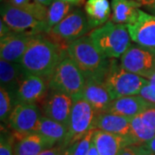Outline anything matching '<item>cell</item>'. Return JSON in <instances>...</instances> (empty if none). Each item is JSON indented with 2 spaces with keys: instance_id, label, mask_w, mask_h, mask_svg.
Masks as SVG:
<instances>
[{
  "instance_id": "obj_11",
  "label": "cell",
  "mask_w": 155,
  "mask_h": 155,
  "mask_svg": "<svg viewBox=\"0 0 155 155\" xmlns=\"http://www.w3.org/2000/svg\"><path fill=\"white\" fill-rule=\"evenodd\" d=\"M41 116V110L36 104L19 103L11 111L8 124L15 133H30L35 131Z\"/></svg>"
},
{
  "instance_id": "obj_17",
  "label": "cell",
  "mask_w": 155,
  "mask_h": 155,
  "mask_svg": "<svg viewBox=\"0 0 155 155\" xmlns=\"http://www.w3.org/2000/svg\"><path fill=\"white\" fill-rule=\"evenodd\" d=\"M15 134L14 155H38L42 151L55 146L36 132Z\"/></svg>"
},
{
  "instance_id": "obj_31",
  "label": "cell",
  "mask_w": 155,
  "mask_h": 155,
  "mask_svg": "<svg viewBox=\"0 0 155 155\" xmlns=\"http://www.w3.org/2000/svg\"><path fill=\"white\" fill-rule=\"evenodd\" d=\"M65 149L66 148L64 147V146L61 143V144H57L50 148L42 151L38 155H61Z\"/></svg>"
},
{
  "instance_id": "obj_8",
  "label": "cell",
  "mask_w": 155,
  "mask_h": 155,
  "mask_svg": "<svg viewBox=\"0 0 155 155\" xmlns=\"http://www.w3.org/2000/svg\"><path fill=\"white\" fill-rule=\"evenodd\" d=\"M1 19L12 31L31 35L46 34L45 22L36 19L23 8L5 2L1 5Z\"/></svg>"
},
{
  "instance_id": "obj_41",
  "label": "cell",
  "mask_w": 155,
  "mask_h": 155,
  "mask_svg": "<svg viewBox=\"0 0 155 155\" xmlns=\"http://www.w3.org/2000/svg\"><path fill=\"white\" fill-rule=\"evenodd\" d=\"M148 81H149L150 84H155V72L149 78H148Z\"/></svg>"
},
{
  "instance_id": "obj_37",
  "label": "cell",
  "mask_w": 155,
  "mask_h": 155,
  "mask_svg": "<svg viewBox=\"0 0 155 155\" xmlns=\"http://www.w3.org/2000/svg\"><path fill=\"white\" fill-rule=\"evenodd\" d=\"M62 1H65V2H67V3H69V4H72L73 5H81L84 2V0H62Z\"/></svg>"
},
{
  "instance_id": "obj_5",
  "label": "cell",
  "mask_w": 155,
  "mask_h": 155,
  "mask_svg": "<svg viewBox=\"0 0 155 155\" xmlns=\"http://www.w3.org/2000/svg\"><path fill=\"white\" fill-rule=\"evenodd\" d=\"M86 78L70 57L65 56L48 80V88L69 95L72 98L80 97Z\"/></svg>"
},
{
  "instance_id": "obj_26",
  "label": "cell",
  "mask_w": 155,
  "mask_h": 155,
  "mask_svg": "<svg viewBox=\"0 0 155 155\" xmlns=\"http://www.w3.org/2000/svg\"><path fill=\"white\" fill-rule=\"evenodd\" d=\"M15 102L10 92L5 88H0V120L3 123H8L9 117L13 108Z\"/></svg>"
},
{
  "instance_id": "obj_2",
  "label": "cell",
  "mask_w": 155,
  "mask_h": 155,
  "mask_svg": "<svg viewBox=\"0 0 155 155\" xmlns=\"http://www.w3.org/2000/svg\"><path fill=\"white\" fill-rule=\"evenodd\" d=\"M67 54L80 68L86 78H104L110 63V59L100 52L88 35L72 41L67 47Z\"/></svg>"
},
{
  "instance_id": "obj_10",
  "label": "cell",
  "mask_w": 155,
  "mask_h": 155,
  "mask_svg": "<svg viewBox=\"0 0 155 155\" xmlns=\"http://www.w3.org/2000/svg\"><path fill=\"white\" fill-rule=\"evenodd\" d=\"M73 104V98L61 91L50 90L41 101L43 116L67 126Z\"/></svg>"
},
{
  "instance_id": "obj_18",
  "label": "cell",
  "mask_w": 155,
  "mask_h": 155,
  "mask_svg": "<svg viewBox=\"0 0 155 155\" xmlns=\"http://www.w3.org/2000/svg\"><path fill=\"white\" fill-rule=\"evenodd\" d=\"M151 104L152 103L144 99L140 95L127 96L113 100L106 109L105 112L130 118L140 116Z\"/></svg>"
},
{
  "instance_id": "obj_1",
  "label": "cell",
  "mask_w": 155,
  "mask_h": 155,
  "mask_svg": "<svg viewBox=\"0 0 155 155\" xmlns=\"http://www.w3.org/2000/svg\"><path fill=\"white\" fill-rule=\"evenodd\" d=\"M67 54V49L43 34L36 35L24 53L20 64L30 74L45 78L48 82L57 66Z\"/></svg>"
},
{
  "instance_id": "obj_9",
  "label": "cell",
  "mask_w": 155,
  "mask_h": 155,
  "mask_svg": "<svg viewBox=\"0 0 155 155\" xmlns=\"http://www.w3.org/2000/svg\"><path fill=\"white\" fill-rule=\"evenodd\" d=\"M120 63L128 72L148 79L155 72V48L131 44L121 57Z\"/></svg>"
},
{
  "instance_id": "obj_22",
  "label": "cell",
  "mask_w": 155,
  "mask_h": 155,
  "mask_svg": "<svg viewBox=\"0 0 155 155\" xmlns=\"http://www.w3.org/2000/svg\"><path fill=\"white\" fill-rule=\"evenodd\" d=\"M84 12L91 29H94L109 22L111 9L108 0H87Z\"/></svg>"
},
{
  "instance_id": "obj_21",
  "label": "cell",
  "mask_w": 155,
  "mask_h": 155,
  "mask_svg": "<svg viewBox=\"0 0 155 155\" xmlns=\"http://www.w3.org/2000/svg\"><path fill=\"white\" fill-rule=\"evenodd\" d=\"M141 4L136 0H111V20L115 23L128 25L138 17Z\"/></svg>"
},
{
  "instance_id": "obj_15",
  "label": "cell",
  "mask_w": 155,
  "mask_h": 155,
  "mask_svg": "<svg viewBox=\"0 0 155 155\" xmlns=\"http://www.w3.org/2000/svg\"><path fill=\"white\" fill-rule=\"evenodd\" d=\"M127 28L135 43L155 48V16L140 10L138 17Z\"/></svg>"
},
{
  "instance_id": "obj_3",
  "label": "cell",
  "mask_w": 155,
  "mask_h": 155,
  "mask_svg": "<svg viewBox=\"0 0 155 155\" xmlns=\"http://www.w3.org/2000/svg\"><path fill=\"white\" fill-rule=\"evenodd\" d=\"M87 35L108 59L121 58L131 45V37L127 26L112 21L92 29Z\"/></svg>"
},
{
  "instance_id": "obj_13",
  "label": "cell",
  "mask_w": 155,
  "mask_h": 155,
  "mask_svg": "<svg viewBox=\"0 0 155 155\" xmlns=\"http://www.w3.org/2000/svg\"><path fill=\"white\" fill-rule=\"evenodd\" d=\"M80 97L93 107L97 113L105 112L106 109L114 100L104 78H87Z\"/></svg>"
},
{
  "instance_id": "obj_16",
  "label": "cell",
  "mask_w": 155,
  "mask_h": 155,
  "mask_svg": "<svg viewBox=\"0 0 155 155\" xmlns=\"http://www.w3.org/2000/svg\"><path fill=\"white\" fill-rule=\"evenodd\" d=\"M93 128L123 136L129 140L131 146L134 145L129 118L126 116L108 112L97 113L95 118Z\"/></svg>"
},
{
  "instance_id": "obj_36",
  "label": "cell",
  "mask_w": 155,
  "mask_h": 155,
  "mask_svg": "<svg viewBox=\"0 0 155 155\" xmlns=\"http://www.w3.org/2000/svg\"><path fill=\"white\" fill-rule=\"evenodd\" d=\"M119 155H135V153L129 148V147H124L121 151V153H120Z\"/></svg>"
},
{
  "instance_id": "obj_7",
  "label": "cell",
  "mask_w": 155,
  "mask_h": 155,
  "mask_svg": "<svg viewBox=\"0 0 155 155\" xmlns=\"http://www.w3.org/2000/svg\"><path fill=\"white\" fill-rule=\"evenodd\" d=\"M91 28L89 24L85 12L74 10L60 23L52 28L48 35L57 44L67 49L72 41L89 34Z\"/></svg>"
},
{
  "instance_id": "obj_42",
  "label": "cell",
  "mask_w": 155,
  "mask_h": 155,
  "mask_svg": "<svg viewBox=\"0 0 155 155\" xmlns=\"http://www.w3.org/2000/svg\"><path fill=\"white\" fill-rule=\"evenodd\" d=\"M136 1H138V0H136Z\"/></svg>"
},
{
  "instance_id": "obj_38",
  "label": "cell",
  "mask_w": 155,
  "mask_h": 155,
  "mask_svg": "<svg viewBox=\"0 0 155 155\" xmlns=\"http://www.w3.org/2000/svg\"><path fill=\"white\" fill-rule=\"evenodd\" d=\"M38 3H40V4H41V5H43L45 6H50L51 5V4L54 1V0H36Z\"/></svg>"
},
{
  "instance_id": "obj_34",
  "label": "cell",
  "mask_w": 155,
  "mask_h": 155,
  "mask_svg": "<svg viewBox=\"0 0 155 155\" xmlns=\"http://www.w3.org/2000/svg\"><path fill=\"white\" fill-rule=\"evenodd\" d=\"M11 31L12 30L11 28H9L5 22L1 19L0 20V38H3V37L6 36L7 35L11 33Z\"/></svg>"
},
{
  "instance_id": "obj_28",
  "label": "cell",
  "mask_w": 155,
  "mask_h": 155,
  "mask_svg": "<svg viewBox=\"0 0 155 155\" xmlns=\"http://www.w3.org/2000/svg\"><path fill=\"white\" fill-rule=\"evenodd\" d=\"M15 137L5 129H1L0 136V155H14Z\"/></svg>"
},
{
  "instance_id": "obj_12",
  "label": "cell",
  "mask_w": 155,
  "mask_h": 155,
  "mask_svg": "<svg viewBox=\"0 0 155 155\" xmlns=\"http://www.w3.org/2000/svg\"><path fill=\"white\" fill-rule=\"evenodd\" d=\"M48 82L45 78L28 72L22 78L16 91L15 104L41 103L48 93Z\"/></svg>"
},
{
  "instance_id": "obj_4",
  "label": "cell",
  "mask_w": 155,
  "mask_h": 155,
  "mask_svg": "<svg viewBox=\"0 0 155 155\" xmlns=\"http://www.w3.org/2000/svg\"><path fill=\"white\" fill-rule=\"evenodd\" d=\"M104 80L114 99L139 95L141 89L149 83L147 78L124 69L116 59H110Z\"/></svg>"
},
{
  "instance_id": "obj_20",
  "label": "cell",
  "mask_w": 155,
  "mask_h": 155,
  "mask_svg": "<svg viewBox=\"0 0 155 155\" xmlns=\"http://www.w3.org/2000/svg\"><path fill=\"white\" fill-rule=\"evenodd\" d=\"M26 73L28 72L25 71V69L20 63L11 62L3 59L0 60L1 87L5 88L10 92L13 100L19 84L22 81V78L26 75Z\"/></svg>"
},
{
  "instance_id": "obj_14",
  "label": "cell",
  "mask_w": 155,
  "mask_h": 155,
  "mask_svg": "<svg viewBox=\"0 0 155 155\" xmlns=\"http://www.w3.org/2000/svg\"><path fill=\"white\" fill-rule=\"evenodd\" d=\"M35 35H36L11 31L6 36L0 38L1 59L20 63L22 57Z\"/></svg>"
},
{
  "instance_id": "obj_35",
  "label": "cell",
  "mask_w": 155,
  "mask_h": 155,
  "mask_svg": "<svg viewBox=\"0 0 155 155\" xmlns=\"http://www.w3.org/2000/svg\"><path fill=\"white\" fill-rule=\"evenodd\" d=\"M143 147H145L147 149H148L151 152H153V153H155V136L152 140H150L149 141H147V143L142 145Z\"/></svg>"
},
{
  "instance_id": "obj_33",
  "label": "cell",
  "mask_w": 155,
  "mask_h": 155,
  "mask_svg": "<svg viewBox=\"0 0 155 155\" xmlns=\"http://www.w3.org/2000/svg\"><path fill=\"white\" fill-rule=\"evenodd\" d=\"M32 1H34V0H6L5 2L11 4L12 5L22 8V7L28 5V4H30Z\"/></svg>"
},
{
  "instance_id": "obj_19",
  "label": "cell",
  "mask_w": 155,
  "mask_h": 155,
  "mask_svg": "<svg viewBox=\"0 0 155 155\" xmlns=\"http://www.w3.org/2000/svg\"><path fill=\"white\" fill-rule=\"evenodd\" d=\"M93 144L99 155H119L124 147L131 146L128 139L99 129L94 130Z\"/></svg>"
},
{
  "instance_id": "obj_25",
  "label": "cell",
  "mask_w": 155,
  "mask_h": 155,
  "mask_svg": "<svg viewBox=\"0 0 155 155\" xmlns=\"http://www.w3.org/2000/svg\"><path fill=\"white\" fill-rule=\"evenodd\" d=\"M131 136L134 145H143L155 136V130L149 126L140 116L129 118Z\"/></svg>"
},
{
  "instance_id": "obj_29",
  "label": "cell",
  "mask_w": 155,
  "mask_h": 155,
  "mask_svg": "<svg viewBox=\"0 0 155 155\" xmlns=\"http://www.w3.org/2000/svg\"><path fill=\"white\" fill-rule=\"evenodd\" d=\"M140 116L147 122L149 126L155 130V104H152L151 105L144 110Z\"/></svg>"
},
{
  "instance_id": "obj_30",
  "label": "cell",
  "mask_w": 155,
  "mask_h": 155,
  "mask_svg": "<svg viewBox=\"0 0 155 155\" xmlns=\"http://www.w3.org/2000/svg\"><path fill=\"white\" fill-rule=\"evenodd\" d=\"M140 96H141L144 99L149 103L155 104V84L148 83L146 84L141 91H140Z\"/></svg>"
},
{
  "instance_id": "obj_24",
  "label": "cell",
  "mask_w": 155,
  "mask_h": 155,
  "mask_svg": "<svg viewBox=\"0 0 155 155\" xmlns=\"http://www.w3.org/2000/svg\"><path fill=\"white\" fill-rule=\"evenodd\" d=\"M74 6L62 0H54L51 5L48 6V14L45 20L46 34L49 33L52 28L68 16L73 11Z\"/></svg>"
},
{
  "instance_id": "obj_39",
  "label": "cell",
  "mask_w": 155,
  "mask_h": 155,
  "mask_svg": "<svg viewBox=\"0 0 155 155\" xmlns=\"http://www.w3.org/2000/svg\"><path fill=\"white\" fill-rule=\"evenodd\" d=\"M88 155H99L98 153H97V150L96 148V147L93 144V142H92V145H91V150L89 152Z\"/></svg>"
},
{
  "instance_id": "obj_32",
  "label": "cell",
  "mask_w": 155,
  "mask_h": 155,
  "mask_svg": "<svg viewBox=\"0 0 155 155\" xmlns=\"http://www.w3.org/2000/svg\"><path fill=\"white\" fill-rule=\"evenodd\" d=\"M128 147L135 153V155H155V153L147 149L142 145H133Z\"/></svg>"
},
{
  "instance_id": "obj_23",
  "label": "cell",
  "mask_w": 155,
  "mask_h": 155,
  "mask_svg": "<svg viewBox=\"0 0 155 155\" xmlns=\"http://www.w3.org/2000/svg\"><path fill=\"white\" fill-rule=\"evenodd\" d=\"M68 127L61 122L41 116L34 132L41 134L54 145L62 143L67 137Z\"/></svg>"
},
{
  "instance_id": "obj_27",
  "label": "cell",
  "mask_w": 155,
  "mask_h": 155,
  "mask_svg": "<svg viewBox=\"0 0 155 155\" xmlns=\"http://www.w3.org/2000/svg\"><path fill=\"white\" fill-rule=\"evenodd\" d=\"M95 129H91L85 134L82 138L70 146L72 155H88L93 142Z\"/></svg>"
},
{
  "instance_id": "obj_6",
  "label": "cell",
  "mask_w": 155,
  "mask_h": 155,
  "mask_svg": "<svg viewBox=\"0 0 155 155\" xmlns=\"http://www.w3.org/2000/svg\"><path fill=\"white\" fill-rule=\"evenodd\" d=\"M97 112L87 101L78 97L73 99V104L68 121V131L65 140L61 143L67 148L93 128Z\"/></svg>"
},
{
  "instance_id": "obj_40",
  "label": "cell",
  "mask_w": 155,
  "mask_h": 155,
  "mask_svg": "<svg viewBox=\"0 0 155 155\" xmlns=\"http://www.w3.org/2000/svg\"><path fill=\"white\" fill-rule=\"evenodd\" d=\"M61 155H72V152H71V147H68L67 148L64 150L63 152H62V153Z\"/></svg>"
}]
</instances>
